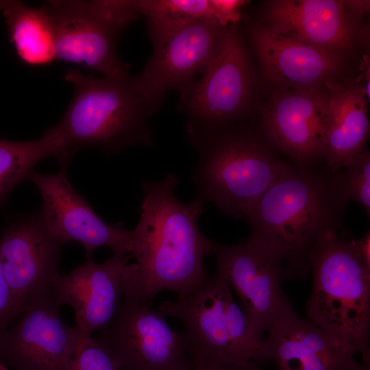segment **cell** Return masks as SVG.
I'll list each match as a JSON object with an SVG mask.
<instances>
[{
  "label": "cell",
  "instance_id": "1",
  "mask_svg": "<svg viewBox=\"0 0 370 370\" xmlns=\"http://www.w3.org/2000/svg\"><path fill=\"white\" fill-rule=\"evenodd\" d=\"M179 180L167 174L142 183L140 214L131 230L130 256L136 260V285L147 300L171 291L183 297L207 277L204 259L213 241L200 231L204 202L199 197L182 203L175 190Z\"/></svg>",
  "mask_w": 370,
  "mask_h": 370
},
{
  "label": "cell",
  "instance_id": "9",
  "mask_svg": "<svg viewBox=\"0 0 370 370\" xmlns=\"http://www.w3.org/2000/svg\"><path fill=\"white\" fill-rule=\"evenodd\" d=\"M136 277V264H129L117 312L93 339L121 370H190L182 333L147 305L138 290Z\"/></svg>",
  "mask_w": 370,
  "mask_h": 370
},
{
  "label": "cell",
  "instance_id": "22",
  "mask_svg": "<svg viewBox=\"0 0 370 370\" xmlns=\"http://www.w3.org/2000/svg\"><path fill=\"white\" fill-rule=\"evenodd\" d=\"M47 157H58L56 143L48 130L36 140L0 139V206L15 186L28 180L37 163Z\"/></svg>",
  "mask_w": 370,
  "mask_h": 370
},
{
  "label": "cell",
  "instance_id": "30",
  "mask_svg": "<svg viewBox=\"0 0 370 370\" xmlns=\"http://www.w3.org/2000/svg\"><path fill=\"white\" fill-rule=\"evenodd\" d=\"M360 71V77L362 80V86L364 88L365 93L368 101L370 98V58L369 56L365 54L362 57V62L359 68ZM358 80V81H360ZM357 81V82H358Z\"/></svg>",
  "mask_w": 370,
  "mask_h": 370
},
{
  "label": "cell",
  "instance_id": "8",
  "mask_svg": "<svg viewBox=\"0 0 370 370\" xmlns=\"http://www.w3.org/2000/svg\"><path fill=\"white\" fill-rule=\"evenodd\" d=\"M253 86L243 38L235 25H227L201 76L180 91L177 109L186 118L187 138L228 127L242 117Z\"/></svg>",
  "mask_w": 370,
  "mask_h": 370
},
{
  "label": "cell",
  "instance_id": "21",
  "mask_svg": "<svg viewBox=\"0 0 370 370\" xmlns=\"http://www.w3.org/2000/svg\"><path fill=\"white\" fill-rule=\"evenodd\" d=\"M0 13L21 62L45 66L57 60L53 22L45 3L32 7L21 1L0 0Z\"/></svg>",
  "mask_w": 370,
  "mask_h": 370
},
{
  "label": "cell",
  "instance_id": "5",
  "mask_svg": "<svg viewBox=\"0 0 370 370\" xmlns=\"http://www.w3.org/2000/svg\"><path fill=\"white\" fill-rule=\"evenodd\" d=\"M188 139L199 155L192 170L196 197L235 218L245 219L290 166L244 129L228 127Z\"/></svg>",
  "mask_w": 370,
  "mask_h": 370
},
{
  "label": "cell",
  "instance_id": "12",
  "mask_svg": "<svg viewBox=\"0 0 370 370\" xmlns=\"http://www.w3.org/2000/svg\"><path fill=\"white\" fill-rule=\"evenodd\" d=\"M212 254L262 335L293 308L282 286L283 261L269 249L249 240L235 245L213 242Z\"/></svg>",
  "mask_w": 370,
  "mask_h": 370
},
{
  "label": "cell",
  "instance_id": "26",
  "mask_svg": "<svg viewBox=\"0 0 370 370\" xmlns=\"http://www.w3.org/2000/svg\"><path fill=\"white\" fill-rule=\"evenodd\" d=\"M21 311L7 284L0 260V336Z\"/></svg>",
  "mask_w": 370,
  "mask_h": 370
},
{
  "label": "cell",
  "instance_id": "10",
  "mask_svg": "<svg viewBox=\"0 0 370 370\" xmlns=\"http://www.w3.org/2000/svg\"><path fill=\"white\" fill-rule=\"evenodd\" d=\"M147 27L152 53L132 81L158 111L169 91L180 92L202 73L225 27L208 20L182 24L147 21Z\"/></svg>",
  "mask_w": 370,
  "mask_h": 370
},
{
  "label": "cell",
  "instance_id": "13",
  "mask_svg": "<svg viewBox=\"0 0 370 370\" xmlns=\"http://www.w3.org/2000/svg\"><path fill=\"white\" fill-rule=\"evenodd\" d=\"M28 180L40 194L39 213L46 228L60 243H79L86 258H91L94 250L102 247L110 248L114 254L130 253L131 231L122 223L103 221L73 187L66 169L47 175L34 171Z\"/></svg>",
  "mask_w": 370,
  "mask_h": 370
},
{
  "label": "cell",
  "instance_id": "19",
  "mask_svg": "<svg viewBox=\"0 0 370 370\" xmlns=\"http://www.w3.org/2000/svg\"><path fill=\"white\" fill-rule=\"evenodd\" d=\"M263 20L277 34L341 54L356 38V19L346 13L343 1H269Z\"/></svg>",
  "mask_w": 370,
  "mask_h": 370
},
{
  "label": "cell",
  "instance_id": "33",
  "mask_svg": "<svg viewBox=\"0 0 370 370\" xmlns=\"http://www.w3.org/2000/svg\"><path fill=\"white\" fill-rule=\"evenodd\" d=\"M0 370H10L5 365L0 362Z\"/></svg>",
  "mask_w": 370,
  "mask_h": 370
},
{
  "label": "cell",
  "instance_id": "29",
  "mask_svg": "<svg viewBox=\"0 0 370 370\" xmlns=\"http://www.w3.org/2000/svg\"><path fill=\"white\" fill-rule=\"evenodd\" d=\"M343 6L346 13L356 19L369 12L370 1L367 0H346L343 1Z\"/></svg>",
  "mask_w": 370,
  "mask_h": 370
},
{
  "label": "cell",
  "instance_id": "17",
  "mask_svg": "<svg viewBox=\"0 0 370 370\" xmlns=\"http://www.w3.org/2000/svg\"><path fill=\"white\" fill-rule=\"evenodd\" d=\"M260 65L278 90H314L334 80L342 68L341 53L277 34L262 25L250 27Z\"/></svg>",
  "mask_w": 370,
  "mask_h": 370
},
{
  "label": "cell",
  "instance_id": "6",
  "mask_svg": "<svg viewBox=\"0 0 370 370\" xmlns=\"http://www.w3.org/2000/svg\"><path fill=\"white\" fill-rule=\"evenodd\" d=\"M158 311L180 321L190 360H258L262 334L235 302L217 267L213 276L187 295L162 302Z\"/></svg>",
  "mask_w": 370,
  "mask_h": 370
},
{
  "label": "cell",
  "instance_id": "28",
  "mask_svg": "<svg viewBox=\"0 0 370 370\" xmlns=\"http://www.w3.org/2000/svg\"><path fill=\"white\" fill-rule=\"evenodd\" d=\"M222 26L235 25L241 17V8L249 3L246 0H211Z\"/></svg>",
  "mask_w": 370,
  "mask_h": 370
},
{
  "label": "cell",
  "instance_id": "3",
  "mask_svg": "<svg viewBox=\"0 0 370 370\" xmlns=\"http://www.w3.org/2000/svg\"><path fill=\"white\" fill-rule=\"evenodd\" d=\"M64 79L73 88L71 103L60 121L49 129L66 169L74 154L97 148L110 155L153 142L151 121L158 112L138 91L132 76L95 77L74 69Z\"/></svg>",
  "mask_w": 370,
  "mask_h": 370
},
{
  "label": "cell",
  "instance_id": "16",
  "mask_svg": "<svg viewBox=\"0 0 370 370\" xmlns=\"http://www.w3.org/2000/svg\"><path fill=\"white\" fill-rule=\"evenodd\" d=\"M260 342L258 360H273L278 370H363L357 351L308 319L294 308L282 316Z\"/></svg>",
  "mask_w": 370,
  "mask_h": 370
},
{
  "label": "cell",
  "instance_id": "24",
  "mask_svg": "<svg viewBox=\"0 0 370 370\" xmlns=\"http://www.w3.org/2000/svg\"><path fill=\"white\" fill-rule=\"evenodd\" d=\"M336 173L338 195L345 204L355 201L370 213V152L365 148L345 167Z\"/></svg>",
  "mask_w": 370,
  "mask_h": 370
},
{
  "label": "cell",
  "instance_id": "27",
  "mask_svg": "<svg viewBox=\"0 0 370 370\" xmlns=\"http://www.w3.org/2000/svg\"><path fill=\"white\" fill-rule=\"evenodd\" d=\"M190 370H260L256 361L253 360H190Z\"/></svg>",
  "mask_w": 370,
  "mask_h": 370
},
{
  "label": "cell",
  "instance_id": "18",
  "mask_svg": "<svg viewBox=\"0 0 370 370\" xmlns=\"http://www.w3.org/2000/svg\"><path fill=\"white\" fill-rule=\"evenodd\" d=\"M128 255L114 254L102 264L91 258L53 282L52 291L62 306L74 310L75 328L90 335L103 329L113 319L119 309Z\"/></svg>",
  "mask_w": 370,
  "mask_h": 370
},
{
  "label": "cell",
  "instance_id": "25",
  "mask_svg": "<svg viewBox=\"0 0 370 370\" xmlns=\"http://www.w3.org/2000/svg\"><path fill=\"white\" fill-rule=\"evenodd\" d=\"M69 370H121L114 358L90 335L83 334Z\"/></svg>",
  "mask_w": 370,
  "mask_h": 370
},
{
  "label": "cell",
  "instance_id": "14",
  "mask_svg": "<svg viewBox=\"0 0 370 370\" xmlns=\"http://www.w3.org/2000/svg\"><path fill=\"white\" fill-rule=\"evenodd\" d=\"M329 120V91L276 90L263 114L262 130L268 142L301 166L322 159Z\"/></svg>",
  "mask_w": 370,
  "mask_h": 370
},
{
  "label": "cell",
  "instance_id": "2",
  "mask_svg": "<svg viewBox=\"0 0 370 370\" xmlns=\"http://www.w3.org/2000/svg\"><path fill=\"white\" fill-rule=\"evenodd\" d=\"M345 206L336 173L290 165L249 211L248 240L286 262L284 279L305 278L315 244L324 232L340 227Z\"/></svg>",
  "mask_w": 370,
  "mask_h": 370
},
{
  "label": "cell",
  "instance_id": "7",
  "mask_svg": "<svg viewBox=\"0 0 370 370\" xmlns=\"http://www.w3.org/2000/svg\"><path fill=\"white\" fill-rule=\"evenodd\" d=\"M51 15L57 60L103 77L126 78L130 66L118 55L122 32L140 13L136 0H55L45 3Z\"/></svg>",
  "mask_w": 370,
  "mask_h": 370
},
{
  "label": "cell",
  "instance_id": "32",
  "mask_svg": "<svg viewBox=\"0 0 370 370\" xmlns=\"http://www.w3.org/2000/svg\"><path fill=\"white\" fill-rule=\"evenodd\" d=\"M356 36H358V39L366 47L367 46L369 47V25H365L364 27L361 29V30L356 33Z\"/></svg>",
  "mask_w": 370,
  "mask_h": 370
},
{
  "label": "cell",
  "instance_id": "20",
  "mask_svg": "<svg viewBox=\"0 0 370 370\" xmlns=\"http://www.w3.org/2000/svg\"><path fill=\"white\" fill-rule=\"evenodd\" d=\"M329 91V120L322 159L332 173L344 168L365 148L369 136L368 108L361 84L332 80Z\"/></svg>",
  "mask_w": 370,
  "mask_h": 370
},
{
  "label": "cell",
  "instance_id": "11",
  "mask_svg": "<svg viewBox=\"0 0 370 370\" xmlns=\"http://www.w3.org/2000/svg\"><path fill=\"white\" fill-rule=\"evenodd\" d=\"M52 288L31 298L0 336V362L17 370H69L84 334L63 321Z\"/></svg>",
  "mask_w": 370,
  "mask_h": 370
},
{
  "label": "cell",
  "instance_id": "4",
  "mask_svg": "<svg viewBox=\"0 0 370 370\" xmlns=\"http://www.w3.org/2000/svg\"><path fill=\"white\" fill-rule=\"evenodd\" d=\"M312 288L308 319L347 343L370 365V268L357 242L342 238L338 230L324 232L309 259Z\"/></svg>",
  "mask_w": 370,
  "mask_h": 370
},
{
  "label": "cell",
  "instance_id": "31",
  "mask_svg": "<svg viewBox=\"0 0 370 370\" xmlns=\"http://www.w3.org/2000/svg\"><path fill=\"white\" fill-rule=\"evenodd\" d=\"M357 245L361 256L366 264L370 268V232L369 230L359 241H357Z\"/></svg>",
  "mask_w": 370,
  "mask_h": 370
},
{
  "label": "cell",
  "instance_id": "23",
  "mask_svg": "<svg viewBox=\"0 0 370 370\" xmlns=\"http://www.w3.org/2000/svg\"><path fill=\"white\" fill-rule=\"evenodd\" d=\"M136 2L140 15L144 16L148 22L182 24L213 20L221 24L211 0H136Z\"/></svg>",
  "mask_w": 370,
  "mask_h": 370
},
{
  "label": "cell",
  "instance_id": "15",
  "mask_svg": "<svg viewBox=\"0 0 370 370\" xmlns=\"http://www.w3.org/2000/svg\"><path fill=\"white\" fill-rule=\"evenodd\" d=\"M62 245L49 232L39 212L16 219L2 231L0 260L21 310L31 298L52 288L60 275Z\"/></svg>",
  "mask_w": 370,
  "mask_h": 370
}]
</instances>
